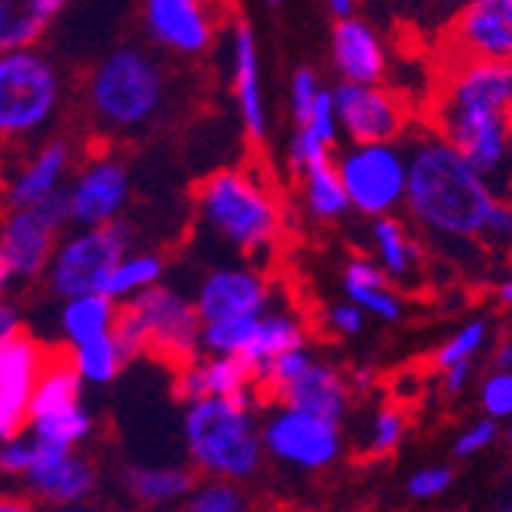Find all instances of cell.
<instances>
[{"instance_id":"1","label":"cell","mask_w":512,"mask_h":512,"mask_svg":"<svg viewBox=\"0 0 512 512\" xmlns=\"http://www.w3.org/2000/svg\"><path fill=\"white\" fill-rule=\"evenodd\" d=\"M497 203L491 181L436 132L408 145L405 212L436 243H479Z\"/></svg>"},{"instance_id":"2","label":"cell","mask_w":512,"mask_h":512,"mask_svg":"<svg viewBox=\"0 0 512 512\" xmlns=\"http://www.w3.org/2000/svg\"><path fill=\"white\" fill-rule=\"evenodd\" d=\"M169 89V71L154 53L138 43H120L86 71V117L108 138L148 135L169 114Z\"/></svg>"},{"instance_id":"3","label":"cell","mask_w":512,"mask_h":512,"mask_svg":"<svg viewBox=\"0 0 512 512\" xmlns=\"http://www.w3.org/2000/svg\"><path fill=\"white\" fill-rule=\"evenodd\" d=\"M194 206L203 234L246 261L261 264L283 240V203L267 178L252 169H218L206 175Z\"/></svg>"},{"instance_id":"4","label":"cell","mask_w":512,"mask_h":512,"mask_svg":"<svg viewBox=\"0 0 512 512\" xmlns=\"http://www.w3.org/2000/svg\"><path fill=\"white\" fill-rule=\"evenodd\" d=\"M181 433L191 467L209 479L243 482L261 470L264 442L255 405L230 396L194 399L184 408Z\"/></svg>"},{"instance_id":"5","label":"cell","mask_w":512,"mask_h":512,"mask_svg":"<svg viewBox=\"0 0 512 512\" xmlns=\"http://www.w3.org/2000/svg\"><path fill=\"white\" fill-rule=\"evenodd\" d=\"M200 329L203 319L194 298L178 286L157 283L120 304L114 338L129 362L138 356H157L178 368L200 353Z\"/></svg>"},{"instance_id":"6","label":"cell","mask_w":512,"mask_h":512,"mask_svg":"<svg viewBox=\"0 0 512 512\" xmlns=\"http://www.w3.org/2000/svg\"><path fill=\"white\" fill-rule=\"evenodd\" d=\"M65 105V77L40 46L0 53V148L50 135Z\"/></svg>"},{"instance_id":"7","label":"cell","mask_w":512,"mask_h":512,"mask_svg":"<svg viewBox=\"0 0 512 512\" xmlns=\"http://www.w3.org/2000/svg\"><path fill=\"white\" fill-rule=\"evenodd\" d=\"M132 249V230L123 221L71 227L59 237L53 258L43 270V283L59 301L102 292L114 264Z\"/></svg>"},{"instance_id":"8","label":"cell","mask_w":512,"mask_h":512,"mask_svg":"<svg viewBox=\"0 0 512 512\" xmlns=\"http://www.w3.org/2000/svg\"><path fill=\"white\" fill-rule=\"evenodd\" d=\"M335 166L353 212L384 218L402 209L408 188V151L399 142L350 145Z\"/></svg>"},{"instance_id":"9","label":"cell","mask_w":512,"mask_h":512,"mask_svg":"<svg viewBox=\"0 0 512 512\" xmlns=\"http://www.w3.org/2000/svg\"><path fill=\"white\" fill-rule=\"evenodd\" d=\"M71 227L68 191H56L37 206H16L0 215V246H4L16 286L43 279L59 237Z\"/></svg>"},{"instance_id":"10","label":"cell","mask_w":512,"mask_h":512,"mask_svg":"<svg viewBox=\"0 0 512 512\" xmlns=\"http://www.w3.org/2000/svg\"><path fill=\"white\" fill-rule=\"evenodd\" d=\"M7 151V160L0 163V203L7 209L37 206L62 191L80 163L77 145L68 135H43L31 145Z\"/></svg>"},{"instance_id":"11","label":"cell","mask_w":512,"mask_h":512,"mask_svg":"<svg viewBox=\"0 0 512 512\" xmlns=\"http://www.w3.org/2000/svg\"><path fill=\"white\" fill-rule=\"evenodd\" d=\"M264 454L295 470H325L341 457L344 436L341 424L329 417H316L289 405H276L261 424Z\"/></svg>"},{"instance_id":"12","label":"cell","mask_w":512,"mask_h":512,"mask_svg":"<svg viewBox=\"0 0 512 512\" xmlns=\"http://www.w3.org/2000/svg\"><path fill=\"white\" fill-rule=\"evenodd\" d=\"M71 227H96L123 221L132 203V172L117 154H89L65 184Z\"/></svg>"},{"instance_id":"13","label":"cell","mask_w":512,"mask_h":512,"mask_svg":"<svg viewBox=\"0 0 512 512\" xmlns=\"http://www.w3.org/2000/svg\"><path fill=\"white\" fill-rule=\"evenodd\" d=\"M191 298L203 322L258 316L273 307V283L255 261H224L203 273Z\"/></svg>"},{"instance_id":"14","label":"cell","mask_w":512,"mask_h":512,"mask_svg":"<svg viewBox=\"0 0 512 512\" xmlns=\"http://www.w3.org/2000/svg\"><path fill=\"white\" fill-rule=\"evenodd\" d=\"M338 123L350 145H368V142H399L408 111L399 96L381 83H338L332 89Z\"/></svg>"},{"instance_id":"15","label":"cell","mask_w":512,"mask_h":512,"mask_svg":"<svg viewBox=\"0 0 512 512\" xmlns=\"http://www.w3.org/2000/svg\"><path fill=\"white\" fill-rule=\"evenodd\" d=\"M31 439H34V451L22 476L31 497L46 506H71L89 500L99 485V473L92 467V460L77 448L53 445L46 439H37L34 433Z\"/></svg>"},{"instance_id":"16","label":"cell","mask_w":512,"mask_h":512,"mask_svg":"<svg viewBox=\"0 0 512 512\" xmlns=\"http://www.w3.org/2000/svg\"><path fill=\"white\" fill-rule=\"evenodd\" d=\"M142 22L160 50L181 59L209 53L218 34V16L209 0H142Z\"/></svg>"},{"instance_id":"17","label":"cell","mask_w":512,"mask_h":512,"mask_svg":"<svg viewBox=\"0 0 512 512\" xmlns=\"http://www.w3.org/2000/svg\"><path fill=\"white\" fill-rule=\"evenodd\" d=\"M46 359L50 350L25 329L0 344V442L28 430L31 396Z\"/></svg>"},{"instance_id":"18","label":"cell","mask_w":512,"mask_h":512,"mask_svg":"<svg viewBox=\"0 0 512 512\" xmlns=\"http://www.w3.org/2000/svg\"><path fill=\"white\" fill-rule=\"evenodd\" d=\"M439 135L467 157L488 181L500 178L509 166V114L497 111H448L436 114Z\"/></svg>"},{"instance_id":"19","label":"cell","mask_w":512,"mask_h":512,"mask_svg":"<svg viewBox=\"0 0 512 512\" xmlns=\"http://www.w3.org/2000/svg\"><path fill=\"white\" fill-rule=\"evenodd\" d=\"M457 59L512 62V0H470L445 28Z\"/></svg>"},{"instance_id":"20","label":"cell","mask_w":512,"mask_h":512,"mask_svg":"<svg viewBox=\"0 0 512 512\" xmlns=\"http://www.w3.org/2000/svg\"><path fill=\"white\" fill-rule=\"evenodd\" d=\"M175 396L184 405L206 396H230L246 405H258V371L240 356L197 353L191 362L175 368Z\"/></svg>"},{"instance_id":"21","label":"cell","mask_w":512,"mask_h":512,"mask_svg":"<svg viewBox=\"0 0 512 512\" xmlns=\"http://www.w3.org/2000/svg\"><path fill=\"white\" fill-rule=\"evenodd\" d=\"M227 53H230V89H234V102H237L243 132L249 142L261 145L267 138L270 120H267V102H264V86H261L258 40H255V31L249 22L237 19L230 25Z\"/></svg>"},{"instance_id":"22","label":"cell","mask_w":512,"mask_h":512,"mask_svg":"<svg viewBox=\"0 0 512 512\" xmlns=\"http://www.w3.org/2000/svg\"><path fill=\"white\" fill-rule=\"evenodd\" d=\"M439 108L512 114V62L457 59L445 80Z\"/></svg>"},{"instance_id":"23","label":"cell","mask_w":512,"mask_h":512,"mask_svg":"<svg viewBox=\"0 0 512 512\" xmlns=\"http://www.w3.org/2000/svg\"><path fill=\"white\" fill-rule=\"evenodd\" d=\"M332 65L344 83H384L387 46L368 19L347 16L332 28Z\"/></svg>"},{"instance_id":"24","label":"cell","mask_w":512,"mask_h":512,"mask_svg":"<svg viewBox=\"0 0 512 512\" xmlns=\"http://www.w3.org/2000/svg\"><path fill=\"white\" fill-rule=\"evenodd\" d=\"M279 405H289L316 417H329V421H344L350 408V387L347 378L329 362L313 356V362L301 371L295 381H289L279 393H273Z\"/></svg>"},{"instance_id":"25","label":"cell","mask_w":512,"mask_h":512,"mask_svg":"<svg viewBox=\"0 0 512 512\" xmlns=\"http://www.w3.org/2000/svg\"><path fill=\"white\" fill-rule=\"evenodd\" d=\"M371 252L390 283L411 286L424 273V246L396 215L371 218Z\"/></svg>"},{"instance_id":"26","label":"cell","mask_w":512,"mask_h":512,"mask_svg":"<svg viewBox=\"0 0 512 512\" xmlns=\"http://www.w3.org/2000/svg\"><path fill=\"white\" fill-rule=\"evenodd\" d=\"M341 289L344 298L359 304L365 313H371L381 322H399L405 313V301L402 295L393 289V283L387 279V273L378 267L375 258H350L344 264V276H341Z\"/></svg>"},{"instance_id":"27","label":"cell","mask_w":512,"mask_h":512,"mask_svg":"<svg viewBox=\"0 0 512 512\" xmlns=\"http://www.w3.org/2000/svg\"><path fill=\"white\" fill-rule=\"evenodd\" d=\"M74 0H0V53L37 46Z\"/></svg>"},{"instance_id":"28","label":"cell","mask_w":512,"mask_h":512,"mask_svg":"<svg viewBox=\"0 0 512 512\" xmlns=\"http://www.w3.org/2000/svg\"><path fill=\"white\" fill-rule=\"evenodd\" d=\"M304 344H307L304 322L292 310L270 307L252 319L249 341H246V350L240 359H246L255 371H261L273 356H279L283 350H292V347H304Z\"/></svg>"},{"instance_id":"29","label":"cell","mask_w":512,"mask_h":512,"mask_svg":"<svg viewBox=\"0 0 512 512\" xmlns=\"http://www.w3.org/2000/svg\"><path fill=\"white\" fill-rule=\"evenodd\" d=\"M197 485L194 470L178 467V463H166V467H157V463H135L123 473V488L126 494L142 503V506H169L175 500H184Z\"/></svg>"},{"instance_id":"30","label":"cell","mask_w":512,"mask_h":512,"mask_svg":"<svg viewBox=\"0 0 512 512\" xmlns=\"http://www.w3.org/2000/svg\"><path fill=\"white\" fill-rule=\"evenodd\" d=\"M120 304L114 298H108L105 292H86V295H74L65 298L59 307V332L62 341L68 347L102 338L114 332Z\"/></svg>"},{"instance_id":"31","label":"cell","mask_w":512,"mask_h":512,"mask_svg":"<svg viewBox=\"0 0 512 512\" xmlns=\"http://www.w3.org/2000/svg\"><path fill=\"white\" fill-rule=\"evenodd\" d=\"M301 178V203L313 221H338L350 212V200L344 191V181L338 175L335 157H325L304 172Z\"/></svg>"},{"instance_id":"32","label":"cell","mask_w":512,"mask_h":512,"mask_svg":"<svg viewBox=\"0 0 512 512\" xmlns=\"http://www.w3.org/2000/svg\"><path fill=\"white\" fill-rule=\"evenodd\" d=\"M83 402V381L74 371L68 353H50L46 359L34 396H31V411H28V421L31 417H43V414H56L65 408H74Z\"/></svg>"},{"instance_id":"33","label":"cell","mask_w":512,"mask_h":512,"mask_svg":"<svg viewBox=\"0 0 512 512\" xmlns=\"http://www.w3.org/2000/svg\"><path fill=\"white\" fill-rule=\"evenodd\" d=\"M166 276V258L160 252H151V249H129L117 264L114 270L108 273L105 279V295L114 298L117 304H126L132 301L135 295H142L145 289L163 283Z\"/></svg>"},{"instance_id":"34","label":"cell","mask_w":512,"mask_h":512,"mask_svg":"<svg viewBox=\"0 0 512 512\" xmlns=\"http://www.w3.org/2000/svg\"><path fill=\"white\" fill-rule=\"evenodd\" d=\"M65 353H68L74 371L80 375V381L83 384H96V387L111 384L129 362L126 353L120 350L114 332L102 335V338H92V341H83V344H74Z\"/></svg>"},{"instance_id":"35","label":"cell","mask_w":512,"mask_h":512,"mask_svg":"<svg viewBox=\"0 0 512 512\" xmlns=\"http://www.w3.org/2000/svg\"><path fill=\"white\" fill-rule=\"evenodd\" d=\"M28 433H34L37 439H46L53 445H65V448H77L92 436V414L86 411V405H74L56 414H43V417H31L28 421Z\"/></svg>"},{"instance_id":"36","label":"cell","mask_w":512,"mask_h":512,"mask_svg":"<svg viewBox=\"0 0 512 512\" xmlns=\"http://www.w3.org/2000/svg\"><path fill=\"white\" fill-rule=\"evenodd\" d=\"M393 16L414 31H445L470 0H387Z\"/></svg>"},{"instance_id":"37","label":"cell","mask_w":512,"mask_h":512,"mask_svg":"<svg viewBox=\"0 0 512 512\" xmlns=\"http://www.w3.org/2000/svg\"><path fill=\"white\" fill-rule=\"evenodd\" d=\"M402 436H405V411L396 405H384L371 414V424L359 445L365 457H387L399 448Z\"/></svg>"},{"instance_id":"38","label":"cell","mask_w":512,"mask_h":512,"mask_svg":"<svg viewBox=\"0 0 512 512\" xmlns=\"http://www.w3.org/2000/svg\"><path fill=\"white\" fill-rule=\"evenodd\" d=\"M488 338H491V325L488 319H470L463 329H457L433 356L436 368H451L457 362H476V356L488 347Z\"/></svg>"},{"instance_id":"39","label":"cell","mask_w":512,"mask_h":512,"mask_svg":"<svg viewBox=\"0 0 512 512\" xmlns=\"http://www.w3.org/2000/svg\"><path fill=\"white\" fill-rule=\"evenodd\" d=\"M184 500H188L184 512H249L246 494L237 482L227 479H209L203 485H194V491Z\"/></svg>"},{"instance_id":"40","label":"cell","mask_w":512,"mask_h":512,"mask_svg":"<svg viewBox=\"0 0 512 512\" xmlns=\"http://www.w3.org/2000/svg\"><path fill=\"white\" fill-rule=\"evenodd\" d=\"M313 362V353L304 347H292V350H283L279 356H273L261 371H258V387L261 393H279L289 381H295L301 371Z\"/></svg>"},{"instance_id":"41","label":"cell","mask_w":512,"mask_h":512,"mask_svg":"<svg viewBox=\"0 0 512 512\" xmlns=\"http://www.w3.org/2000/svg\"><path fill=\"white\" fill-rule=\"evenodd\" d=\"M298 129H307L310 135H316L319 142L325 145H335L338 142V135H341V123H338V108H335V96H332V89H319L316 92V99L307 111V117L298 123Z\"/></svg>"},{"instance_id":"42","label":"cell","mask_w":512,"mask_h":512,"mask_svg":"<svg viewBox=\"0 0 512 512\" xmlns=\"http://www.w3.org/2000/svg\"><path fill=\"white\" fill-rule=\"evenodd\" d=\"M482 408L494 421H509L512 417V371L497 368L494 375L482 381Z\"/></svg>"},{"instance_id":"43","label":"cell","mask_w":512,"mask_h":512,"mask_svg":"<svg viewBox=\"0 0 512 512\" xmlns=\"http://www.w3.org/2000/svg\"><path fill=\"white\" fill-rule=\"evenodd\" d=\"M325 157H332V148L319 142L316 135H310L307 129H295V135L289 138V148H286V160H289V169L298 175L304 172L307 166L325 160Z\"/></svg>"},{"instance_id":"44","label":"cell","mask_w":512,"mask_h":512,"mask_svg":"<svg viewBox=\"0 0 512 512\" xmlns=\"http://www.w3.org/2000/svg\"><path fill=\"white\" fill-rule=\"evenodd\" d=\"M479 243L488 246V249H500V252L512 249V203L497 197V203H494V209H491V215H488V221L482 227Z\"/></svg>"},{"instance_id":"45","label":"cell","mask_w":512,"mask_h":512,"mask_svg":"<svg viewBox=\"0 0 512 512\" xmlns=\"http://www.w3.org/2000/svg\"><path fill=\"white\" fill-rule=\"evenodd\" d=\"M322 89L319 77L313 68H298L292 74V86H289V105H292V117H295V126L307 117L313 99H316V92Z\"/></svg>"},{"instance_id":"46","label":"cell","mask_w":512,"mask_h":512,"mask_svg":"<svg viewBox=\"0 0 512 512\" xmlns=\"http://www.w3.org/2000/svg\"><path fill=\"white\" fill-rule=\"evenodd\" d=\"M451 470L448 467H424L408 479V494L414 500H433L451 488Z\"/></svg>"},{"instance_id":"47","label":"cell","mask_w":512,"mask_h":512,"mask_svg":"<svg viewBox=\"0 0 512 512\" xmlns=\"http://www.w3.org/2000/svg\"><path fill=\"white\" fill-rule=\"evenodd\" d=\"M494 439H497V421H494V417H485V421L470 424L467 430H463V433L457 436L454 454H457V457H473V454L491 448Z\"/></svg>"},{"instance_id":"48","label":"cell","mask_w":512,"mask_h":512,"mask_svg":"<svg viewBox=\"0 0 512 512\" xmlns=\"http://www.w3.org/2000/svg\"><path fill=\"white\" fill-rule=\"evenodd\" d=\"M325 325H329V329L341 338H353L365 329V310L353 301L332 304L329 313H325Z\"/></svg>"},{"instance_id":"49","label":"cell","mask_w":512,"mask_h":512,"mask_svg":"<svg viewBox=\"0 0 512 512\" xmlns=\"http://www.w3.org/2000/svg\"><path fill=\"white\" fill-rule=\"evenodd\" d=\"M22 332V310L10 295H0V344Z\"/></svg>"},{"instance_id":"50","label":"cell","mask_w":512,"mask_h":512,"mask_svg":"<svg viewBox=\"0 0 512 512\" xmlns=\"http://www.w3.org/2000/svg\"><path fill=\"white\" fill-rule=\"evenodd\" d=\"M470 378H473V362H457L451 368H442V387L448 396H457L467 390Z\"/></svg>"},{"instance_id":"51","label":"cell","mask_w":512,"mask_h":512,"mask_svg":"<svg viewBox=\"0 0 512 512\" xmlns=\"http://www.w3.org/2000/svg\"><path fill=\"white\" fill-rule=\"evenodd\" d=\"M0 512H40V506L28 494H0Z\"/></svg>"},{"instance_id":"52","label":"cell","mask_w":512,"mask_h":512,"mask_svg":"<svg viewBox=\"0 0 512 512\" xmlns=\"http://www.w3.org/2000/svg\"><path fill=\"white\" fill-rule=\"evenodd\" d=\"M393 396H399V399L417 396V371H405L399 381H393Z\"/></svg>"},{"instance_id":"53","label":"cell","mask_w":512,"mask_h":512,"mask_svg":"<svg viewBox=\"0 0 512 512\" xmlns=\"http://www.w3.org/2000/svg\"><path fill=\"white\" fill-rule=\"evenodd\" d=\"M16 286L13 279V267H10V258L4 252V246H0V295H10V289Z\"/></svg>"},{"instance_id":"54","label":"cell","mask_w":512,"mask_h":512,"mask_svg":"<svg viewBox=\"0 0 512 512\" xmlns=\"http://www.w3.org/2000/svg\"><path fill=\"white\" fill-rule=\"evenodd\" d=\"M371 384H375V378H371V371H365V368H356L347 378L350 393H365V390H371Z\"/></svg>"},{"instance_id":"55","label":"cell","mask_w":512,"mask_h":512,"mask_svg":"<svg viewBox=\"0 0 512 512\" xmlns=\"http://www.w3.org/2000/svg\"><path fill=\"white\" fill-rule=\"evenodd\" d=\"M329 4V13L335 19H347V16H356V4L359 0H325Z\"/></svg>"},{"instance_id":"56","label":"cell","mask_w":512,"mask_h":512,"mask_svg":"<svg viewBox=\"0 0 512 512\" xmlns=\"http://www.w3.org/2000/svg\"><path fill=\"white\" fill-rule=\"evenodd\" d=\"M494 362H497V368H503V371H512V338H506V341L497 347V353H494Z\"/></svg>"},{"instance_id":"57","label":"cell","mask_w":512,"mask_h":512,"mask_svg":"<svg viewBox=\"0 0 512 512\" xmlns=\"http://www.w3.org/2000/svg\"><path fill=\"white\" fill-rule=\"evenodd\" d=\"M56 512H108V509H105V506H96V503L80 500V503H71V506H56Z\"/></svg>"},{"instance_id":"58","label":"cell","mask_w":512,"mask_h":512,"mask_svg":"<svg viewBox=\"0 0 512 512\" xmlns=\"http://www.w3.org/2000/svg\"><path fill=\"white\" fill-rule=\"evenodd\" d=\"M497 301H500L503 307H512V273L497 286Z\"/></svg>"},{"instance_id":"59","label":"cell","mask_w":512,"mask_h":512,"mask_svg":"<svg viewBox=\"0 0 512 512\" xmlns=\"http://www.w3.org/2000/svg\"><path fill=\"white\" fill-rule=\"evenodd\" d=\"M506 439H509V445H512V417H509V427H506Z\"/></svg>"},{"instance_id":"60","label":"cell","mask_w":512,"mask_h":512,"mask_svg":"<svg viewBox=\"0 0 512 512\" xmlns=\"http://www.w3.org/2000/svg\"><path fill=\"white\" fill-rule=\"evenodd\" d=\"M509 148H512V114H509Z\"/></svg>"},{"instance_id":"61","label":"cell","mask_w":512,"mask_h":512,"mask_svg":"<svg viewBox=\"0 0 512 512\" xmlns=\"http://www.w3.org/2000/svg\"><path fill=\"white\" fill-rule=\"evenodd\" d=\"M267 4H273V7H276V4H283V0H267Z\"/></svg>"},{"instance_id":"62","label":"cell","mask_w":512,"mask_h":512,"mask_svg":"<svg viewBox=\"0 0 512 512\" xmlns=\"http://www.w3.org/2000/svg\"><path fill=\"white\" fill-rule=\"evenodd\" d=\"M500 512H512V506H509V509H500Z\"/></svg>"}]
</instances>
